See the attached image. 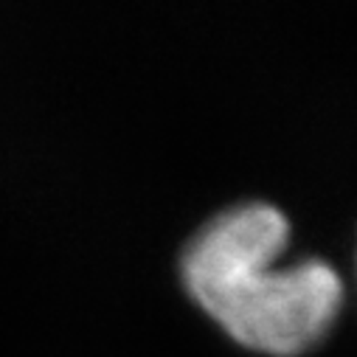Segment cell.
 Returning a JSON list of instances; mask_svg holds the SVG:
<instances>
[{
	"instance_id": "cell-1",
	"label": "cell",
	"mask_w": 357,
	"mask_h": 357,
	"mask_svg": "<svg viewBox=\"0 0 357 357\" xmlns=\"http://www.w3.org/2000/svg\"><path fill=\"white\" fill-rule=\"evenodd\" d=\"M287 217L261 200L211 217L183 250L192 296L236 340L271 354L312 346L343 298L335 267L321 259L284 261Z\"/></svg>"
}]
</instances>
